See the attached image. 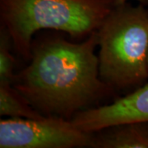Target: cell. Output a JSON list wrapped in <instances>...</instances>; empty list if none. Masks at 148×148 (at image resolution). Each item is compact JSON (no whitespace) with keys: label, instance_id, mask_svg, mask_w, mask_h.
I'll list each match as a JSON object with an SVG mask.
<instances>
[{"label":"cell","instance_id":"1","mask_svg":"<svg viewBox=\"0 0 148 148\" xmlns=\"http://www.w3.org/2000/svg\"><path fill=\"white\" fill-rule=\"evenodd\" d=\"M98 45L97 31L79 43L60 34H40L33 39L30 63L16 73L12 86L43 116L72 120L114 94L100 77Z\"/></svg>","mask_w":148,"mask_h":148},{"label":"cell","instance_id":"2","mask_svg":"<svg viewBox=\"0 0 148 148\" xmlns=\"http://www.w3.org/2000/svg\"><path fill=\"white\" fill-rule=\"evenodd\" d=\"M116 0H0V26L8 32L13 49L31 58L33 39L41 30L86 38L98 30Z\"/></svg>","mask_w":148,"mask_h":148},{"label":"cell","instance_id":"3","mask_svg":"<svg viewBox=\"0 0 148 148\" xmlns=\"http://www.w3.org/2000/svg\"><path fill=\"white\" fill-rule=\"evenodd\" d=\"M99 73L114 91L131 92L148 78V7L116 2L97 30Z\"/></svg>","mask_w":148,"mask_h":148},{"label":"cell","instance_id":"4","mask_svg":"<svg viewBox=\"0 0 148 148\" xmlns=\"http://www.w3.org/2000/svg\"><path fill=\"white\" fill-rule=\"evenodd\" d=\"M92 132L59 117L9 118L0 120L1 148L90 147Z\"/></svg>","mask_w":148,"mask_h":148},{"label":"cell","instance_id":"5","mask_svg":"<svg viewBox=\"0 0 148 148\" xmlns=\"http://www.w3.org/2000/svg\"><path fill=\"white\" fill-rule=\"evenodd\" d=\"M72 121L81 130L87 132L124 123H148V83L108 105L82 111Z\"/></svg>","mask_w":148,"mask_h":148},{"label":"cell","instance_id":"6","mask_svg":"<svg viewBox=\"0 0 148 148\" xmlns=\"http://www.w3.org/2000/svg\"><path fill=\"white\" fill-rule=\"evenodd\" d=\"M92 148H148V123H124L92 132Z\"/></svg>","mask_w":148,"mask_h":148},{"label":"cell","instance_id":"7","mask_svg":"<svg viewBox=\"0 0 148 148\" xmlns=\"http://www.w3.org/2000/svg\"><path fill=\"white\" fill-rule=\"evenodd\" d=\"M0 114L1 116L22 119L45 117L30 106L12 86H0Z\"/></svg>","mask_w":148,"mask_h":148},{"label":"cell","instance_id":"8","mask_svg":"<svg viewBox=\"0 0 148 148\" xmlns=\"http://www.w3.org/2000/svg\"><path fill=\"white\" fill-rule=\"evenodd\" d=\"M12 43L8 32L0 26V86H12L16 73V58L11 49Z\"/></svg>","mask_w":148,"mask_h":148},{"label":"cell","instance_id":"9","mask_svg":"<svg viewBox=\"0 0 148 148\" xmlns=\"http://www.w3.org/2000/svg\"><path fill=\"white\" fill-rule=\"evenodd\" d=\"M117 2H132L134 1L137 3H141L144 6L148 7V0H116Z\"/></svg>","mask_w":148,"mask_h":148}]
</instances>
